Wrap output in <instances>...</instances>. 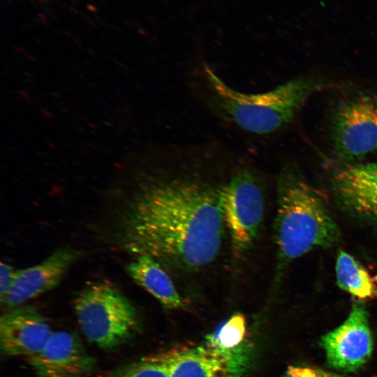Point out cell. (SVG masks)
<instances>
[{
	"mask_svg": "<svg viewBox=\"0 0 377 377\" xmlns=\"http://www.w3.org/2000/svg\"><path fill=\"white\" fill-rule=\"evenodd\" d=\"M78 253L70 249H60L40 263L17 270L8 291L1 299L2 304L15 308L56 287Z\"/></svg>",
	"mask_w": 377,
	"mask_h": 377,
	"instance_id": "obj_11",
	"label": "cell"
},
{
	"mask_svg": "<svg viewBox=\"0 0 377 377\" xmlns=\"http://www.w3.org/2000/svg\"><path fill=\"white\" fill-rule=\"evenodd\" d=\"M335 272L337 286L359 300L377 297V283L369 271L350 253L340 250Z\"/></svg>",
	"mask_w": 377,
	"mask_h": 377,
	"instance_id": "obj_14",
	"label": "cell"
},
{
	"mask_svg": "<svg viewBox=\"0 0 377 377\" xmlns=\"http://www.w3.org/2000/svg\"><path fill=\"white\" fill-rule=\"evenodd\" d=\"M327 364L339 371L355 372L370 359L374 341L366 307L354 303L338 327L323 334L320 341Z\"/></svg>",
	"mask_w": 377,
	"mask_h": 377,
	"instance_id": "obj_8",
	"label": "cell"
},
{
	"mask_svg": "<svg viewBox=\"0 0 377 377\" xmlns=\"http://www.w3.org/2000/svg\"><path fill=\"white\" fill-rule=\"evenodd\" d=\"M220 189L186 177L144 185L123 217L126 249L184 270L209 264L222 242Z\"/></svg>",
	"mask_w": 377,
	"mask_h": 377,
	"instance_id": "obj_1",
	"label": "cell"
},
{
	"mask_svg": "<svg viewBox=\"0 0 377 377\" xmlns=\"http://www.w3.org/2000/svg\"><path fill=\"white\" fill-rule=\"evenodd\" d=\"M73 304L82 332L101 348L110 349L123 343L138 327L132 304L110 283L89 284L80 292Z\"/></svg>",
	"mask_w": 377,
	"mask_h": 377,
	"instance_id": "obj_4",
	"label": "cell"
},
{
	"mask_svg": "<svg viewBox=\"0 0 377 377\" xmlns=\"http://www.w3.org/2000/svg\"><path fill=\"white\" fill-rule=\"evenodd\" d=\"M27 360L39 377H82L94 364L79 339L64 331L53 332L43 348Z\"/></svg>",
	"mask_w": 377,
	"mask_h": 377,
	"instance_id": "obj_10",
	"label": "cell"
},
{
	"mask_svg": "<svg viewBox=\"0 0 377 377\" xmlns=\"http://www.w3.org/2000/svg\"><path fill=\"white\" fill-rule=\"evenodd\" d=\"M374 377H377V376H374Z\"/></svg>",
	"mask_w": 377,
	"mask_h": 377,
	"instance_id": "obj_19",
	"label": "cell"
},
{
	"mask_svg": "<svg viewBox=\"0 0 377 377\" xmlns=\"http://www.w3.org/2000/svg\"><path fill=\"white\" fill-rule=\"evenodd\" d=\"M127 272L135 283L145 289L168 309L186 307L184 300L160 262L147 255L136 256L127 265Z\"/></svg>",
	"mask_w": 377,
	"mask_h": 377,
	"instance_id": "obj_13",
	"label": "cell"
},
{
	"mask_svg": "<svg viewBox=\"0 0 377 377\" xmlns=\"http://www.w3.org/2000/svg\"><path fill=\"white\" fill-rule=\"evenodd\" d=\"M246 318L241 313H235L216 331L208 334L205 343L222 349H232L246 341Z\"/></svg>",
	"mask_w": 377,
	"mask_h": 377,
	"instance_id": "obj_15",
	"label": "cell"
},
{
	"mask_svg": "<svg viewBox=\"0 0 377 377\" xmlns=\"http://www.w3.org/2000/svg\"><path fill=\"white\" fill-rule=\"evenodd\" d=\"M331 188L347 214L377 226V161L346 164L332 175Z\"/></svg>",
	"mask_w": 377,
	"mask_h": 377,
	"instance_id": "obj_9",
	"label": "cell"
},
{
	"mask_svg": "<svg viewBox=\"0 0 377 377\" xmlns=\"http://www.w3.org/2000/svg\"><path fill=\"white\" fill-rule=\"evenodd\" d=\"M17 270L11 265L1 263L0 265V299L3 298L12 286Z\"/></svg>",
	"mask_w": 377,
	"mask_h": 377,
	"instance_id": "obj_18",
	"label": "cell"
},
{
	"mask_svg": "<svg viewBox=\"0 0 377 377\" xmlns=\"http://www.w3.org/2000/svg\"><path fill=\"white\" fill-rule=\"evenodd\" d=\"M165 354L170 377H244L252 360L251 347L246 341L232 349L205 343Z\"/></svg>",
	"mask_w": 377,
	"mask_h": 377,
	"instance_id": "obj_7",
	"label": "cell"
},
{
	"mask_svg": "<svg viewBox=\"0 0 377 377\" xmlns=\"http://www.w3.org/2000/svg\"><path fill=\"white\" fill-rule=\"evenodd\" d=\"M205 82L213 110L239 129L269 135L289 124L308 98L319 87L313 77H297L272 89L245 93L232 88L204 65Z\"/></svg>",
	"mask_w": 377,
	"mask_h": 377,
	"instance_id": "obj_3",
	"label": "cell"
},
{
	"mask_svg": "<svg viewBox=\"0 0 377 377\" xmlns=\"http://www.w3.org/2000/svg\"><path fill=\"white\" fill-rule=\"evenodd\" d=\"M276 278L293 260L316 249L329 248L340 231L321 196L295 170L285 168L277 179L274 220Z\"/></svg>",
	"mask_w": 377,
	"mask_h": 377,
	"instance_id": "obj_2",
	"label": "cell"
},
{
	"mask_svg": "<svg viewBox=\"0 0 377 377\" xmlns=\"http://www.w3.org/2000/svg\"><path fill=\"white\" fill-rule=\"evenodd\" d=\"M331 140L337 157L357 163L377 151V97L358 94L341 101L332 114Z\"/></svg>",
	"mask_w": 377,
	"mask_h": 377,
	"instance_id": "obj_6",
	"label": "cell"
},
{
	"mask_svg": "<svg viewBox=\"0 0 377 377\" xmlns=\"http://www.w3.org/2000/svg\"><path fill=\"white\" fill-rule=\"evenodd\" d=\"M52 330L38 311L30 306H17L0 318V345L10 356L27 358L38 353Z\"/></svg>",
	"mask_w": 377,
	"mask_h": 377,
	"instance_id": "obj_12",
	"label": "cell"
},
{
	"mask_svg": "<svg viewBox=\"0 0 377 377\" xmlns=\"http://www.w3.org/2000/svg\"><path fill=\"white\" fill-rule=\"evenodd\" d=\"M281 377H343L314 366H290Z\"/></svg>",
	"mask_w": 377,
	"mask_h": 377,
	"instance_id": "obj_17",
	"label": "cell"
},
{
	"mask_svg": "<svg viewBox=\"0 0 377 377\" xmlns=\"http://www.w3.org/2000/svg\"><path fill=\"white\" fill-rule=\"evenodd\" d=\"M223 221L232 254L240 258L253 244L264 215V195L256 174L246 168L235 172L220 189Z\"/></svg>",
	"mask_w": 377,
	"mask_h": 377,
	"instance_id": "obj_5",
	"label": "cell"
},
{
	"mask_svg": "<svg viewBox=\"0 0 377 377\" xmlns=\"http://www.w3.org/2000/svg\"><path fill=\"white\" fill-rule=\"evenodd\" d=\"M109 377H170L165 354L143 357L119 369Z\"/></svg>",
	"mask_w": 377,
	"mask_h": 377,
	"instance_id": "obj_16",
	"label": "cell"
}]
</instances>
